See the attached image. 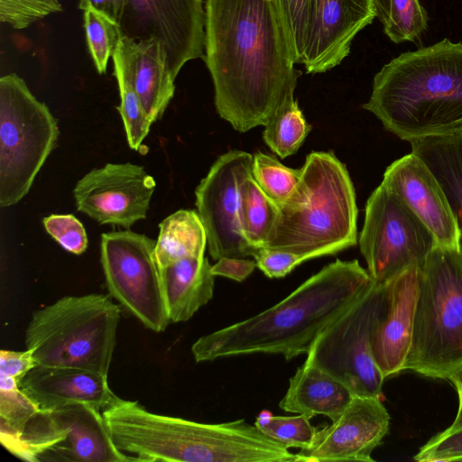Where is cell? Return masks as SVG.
<instances>
[{"label":"cell","mask_w":462,"mask_h":462,"mask_svg":"<svg viewBox=\"0 0 462 462\" xmlns=\"http://www.w3.org/2000/svg\"><path fill=\"white\" fill-rule=\"evenodd\" d=\"M32 351L26 348L24 351L2 350L0 353V375L13 377L18 381L34 366Z\"/></svg>","instance_id":"39"},{"label":"cell","mask_w":462,"mask_h":462,"mask_svg":"<svg viewBox=\"0 0 462 462\" xmlns=\"http://www.w3.org/2000/svg\"><path fill=\"white\" fill-rule=\"evenodd\" d=\"M61 11L59 0H0V22L16 30Z\"/></svg>","instance_id":"34"},{"label":"cell","mask_w":462,"mask_h":462,"mask_svg":"<svg viewBox=\"0 0 462 462\" xmlns=\"http://www.w3.org/2000/svg\"><path fill=\"white\" fill-rule=\"evenodd\" d=\"M448 380L455 387L458 396V408L457 415L451 425L447 429L449 430H454L462 429V367L453 373Z\"/></svg>","instance_id":"42"},{"label":"cell","mask_w":462,"mask_h":462,"mask_svg":"<svg viewBox=\"0 0 462 462\" xmlns=\"http://www.w3.org/2000/svg\"><path fill=\"white\" fill-rule=\"evenodd\" d=\"M376 17L384 24L389 17L391 0H374Z\"/></svg>","instance_id":"43"},{"label":"cell","mask_w":462,"mask_h":462,"mask_svg":"<svg viewBox=\"0 0 462 462\" xmlns=\"http://www.w3.org/2000/svg\"><path fill=\"white\" fill-rule=\"evenodd\" d=\"M388 282L373 283L314 341L307 358L342 383L356 396L382 399L385 380L372 349L374 333L383 319Z\"/></svg>","instance_id":"9"},{"label":"cell","mask_w":462,"mask_h":462,"mask_svg":"<svg viewBox=\"0 0 462 462\" xmlns=\"http://www.w3.org/2000/svg\"><path fill=\"white\" fill-rule=\"evenodd\" d=\"M427 14L419 0H391L383 30L394 43L418 39L427 28Z\"/></svg>","instance_id":"33"},{"label":"cell","mask_w":462,"mask_h":462,"mask_svg":"<svg viewBox=\"0 0 462 462\" xmlns=\"http://www.w3.org/2000/svg\"><path fill=\"white\" fill-rule=\"evenodd\" d=\"M256 266L269 278H282L303 260L291 253L269 248H257L253 255Z\"/></svg>","instance_id":"38"},{"label":"cell","mask_w":462,"mask_h":462,"mask_svg":"<svg viewBox=\"0 0 462 462\" xmlns=\"http://www.w3.org/2000/svg\"><path fill=\"white\" fill-rule=\"evenodd\" d=\"M204 60L218 115L242 133L294 98L300 72L275 0H206Z\"/></svg>","instance_id":"1"},{"label":"cell","mask_w":462,"mask_h":462,"mask_svg":"<svg viewBox=\"0 0 462 462\" xmlns=\"http://www.w3.org/2000/svg\"><path fill=\"white\" fill-rule=\"evenodd\" d=\"M286 28L292 56L302 63L311 0H275Z\"/></svg>","instance_id":"35"},{"label":"cell","mask_w":462,"mask_h":462,"mask_svg":"<svg viewBox=\"0 0 462 462\" xmlns=\"http://www.w3.org/2000/svg\"><path fill=\"white\" fill-rule=\"evenodd\" d=\"M155 254L160 267L190 257H204L207 234L194 210L180 209L159 225Z\"/></svg>","instance_id":"25"},{"label":"cell","mask_w":462,"mask_h":462,"mask_svg":"<svg viewBox=\"0 0 462 462\" xmlns=\"http://www.w3.org/2000/svg\"><path fill=\"white\" fill-rule=\"evenodd\" d=\"M116 50L130 73L147 118L160 119L174 96L172 77L163 46L157 39L134 40L120 36Z\"/></svg>","instance_id":"21"},{"label":"cell","mask_w":462,"mask_h":462,"mask_svg":"<svg viewBox=\"0 0 462 462\" xmlns=\"http://www.w3.org/2000/svg\"><path fill=\"white\" fill-rule=\"evenodd\" d=\"M102 415L115 445L138 461L295 462L296 456L244 419L201 423L152 413L115 395Z\"/></svg>","instance_id":"3"},{"label":"cell","mask_w":462,"mask_h":462,"mask_svg":"<svg viewBox=\"0 0 462 462\" xmlns=\"http://www.w3.org/2000/svg\"><path fill=\"white\" fill-rule=\"evenodd\" d=\"M419 287V266L388 282L385 313L373 337L375 364L384 379L404 371L410 349Z\"/></svg>","instance_id":"19"},{"label":"cell","mask_w":462,"mask_h":462,"mask_svg":"<svg viewBox=\"0 0 462 462\" xmlns=\"http://www.w3.org/2000/svg\"><path fill=\"white\" fill-rule=\"evenodd\" d=\"M83 19L91 58L97 72L104 74L120 38L118 25L92 8L84 11Z\"/></svg>","instance_id":"32"},{"label":"cell","mask_w":462,"mask_h":462,"mask_svg":"<svg viewBox=\"0 0 462 462\" xmlns=\"http://www.w3.org/2000/svg\"><path fill=\"white\" fill-rule=\"evenodd\" d=\"M358 243L368 273L381 284L420 266L439 245L427 226L382 183L366 201Z\"/></svg>","instance_id":"11"},{"label":"cell","mask_w":462,"mask_h":462,"mask_svg":"<svg viewBox=\"0 0 462 462\" xmlns=\"http://www.w3.org/2000/svg\"><path fill=\"white\" fill-rule=\"evenodd\" d=\"M413 459L418 462L462 461V429L439 432L420 448Z\"/></svg>","instance_id":"37"},{"label":"cell","mask_w":462,"mask_h":462,"mask_svg":"<svg viewBox=\"0 0 462 462\" xmlns=\"http://www.w3.org/2000/svg\"><path fill=\"white\" fill-rule=\"evenodd\" d=\"M256 267L254 260L236 257H222L211 266L215 276H223L236 282L245 281Z\"/></svg>","instance_id":"40"},{"label":"cell","mask_w":462,"mask_h":462,"mask_svg":"<svg viewBox=\"0 0 462 462\" xmlns=\"http://www.w3.org/2000/svg\"><path fill=\"white\" fill-rule=\"evenodd\" d=\"M46 231L63 249L81 254L88 248V236L82 223L71 214H53L43 218Z\"/></svg>","instance_id":"36"},{"label":"cell","mask_w":462,"mask_h":462,"mask_svg":"<svg viewBox=\"0 0 462 462\" xmlns=\"http://www.w3.org/2000/svg\"><path fill=\"white\" fill-rule=\"evenodd\" d=\"M411 152L439 181L462 233V132L413 139Z\"/></svg>","instance_id":"24"},{"label":"cell","mask_w":462,"mask_h":462,"mask_svg":"<svg viewBox=\"0 0 462 462\" xmlns=\"http://www.w3.org/2000/svg\"><path fill=\"white\" fill-rule=\"evenodd\" d=\"M124 0H79V8L85 11L95 9L111 19L118 25Z\"/></svg>","instance_id":"41"},{"label":"cell","mask_w":462,"mask_h":462,"mask_svg":"<svg viewBox=\"0 0 462 462\" xmlns=\"http://www.w3.org/2000/svg\"><path fill=\"white\" fill-rule=\"evenodd\" d=\"M19 388L41 410L81 403L100 411L116 395L109 387L107 375L61 366L35 365L21 379Z\"/></svg>","instance_id":"20"},{"label":"cell","mask_w":462,"mask_h":462,"mask_svg":"<svg viewBox=\"0 0 462 462\" xmlns=\"http://www.w3.org/2000/svg\"><path fill=\"white\" fill-rule=\"evenodd\" d=\"M120 307L105 294L66 296L35 311L25 331L36 365L108 374Z\"/></svg>","instance_id":"7"},{"label":"cell","mask_w":462,"mask_h":462,"mask_svg":"<svg viewBox=\"0 0 462 462\" xmlns=\"http://www.w3.org/2000/svg\"><path fill=\"white\" fill-rule=\"evenodd\" d=\"M155 186L143 166L107 163L81 178L73 196L78 210L97 222L129 228L146 218Z\"/></svg>","instance_id":"15"},{"label":"cell","mask_w":462,"mask_h":462,"mask_svg":"<svg viewBox=\"0 0 462 462\" xmlns=\"http://www.w3.org/2000/svg\"><path fill=\"white\" fill-rule=\"evenodd\" d=\"M311 126L293 98L282 105L263 131V139L282 159L294 154L303 143Z\"/></svg>","instance_id":"28"},{"label":"cell","mask_w":462,"mask_h":462,"mask_svg":"<svg viewBox=\"0 0 462 462\" xmlns=\"http://www.w3.org/2000/svg\"><path fill=\"white\" fill-rule=\"evenodd\" d=\"M59 127L16 73L0 79V206L18 203L51 154Z\"/></svg>","instance_id":"8"},{"label":"cell","mask_w":462,"mask_h":462,"mask_svg":"<svg viewBox=\"0 0 462 462\" xmlns=\"http://www.w3.org/2000/svg\"><path fill=\"white\" fill-rule=\"evenodd\" d=\"M278 208L263 248L291 253L305 262L357 243L355 189L345 164L333 152L310 153L296 189Z\"/></svg>","instance_id":"5"},{"label":"cell","mask_w":462,"mask_h":462,"mask_svg":"<svg viewBox=\"0 0 462 462\" xmlns=\"http://www.w3.org/2000/svg\"><path fill=\"white\" fill-rule=\"evenodd\" d=\"M112 59L120 96L117 110L124 123L128 145L133 150L140 151L152 123L146 116L125 62L116 49Z\"/></svg>","instance_id":"27"},{"label":"cell","mask_w":462,"mask_h":462,"mask_svg":"<svg viewBox=\"0 0 462 462\" xmlns=\"http://www.w3.org/2000/svg\"><path fill=\"white\" fill-rule=\"evenodd\" d=\"M389 427L390 415L381 398L353 396L336 420L317 429L311 443L295 453L296 462H374L371 455Z\"/></svg>","instance_id":"16"},{"label":"cell","mask_w":462,"mask_h":462,"mask_svg":"<svg viewBox=\"0 0 462 462\" xmlns=\"http://www.w3.org/2000/svg\"><path fill=\"white\" fill-rule=\"evenodd\" d=\"M253 155L230 151L219 156L195 190L198 214L205 227L213 260L247 258L254 248L244 236L240 219V189L252 175Z\"/></svg>","instance_id":"13"},{"label":"cell","mask_w":462,"mask_h":462,"mask_svg":"<svg viewBox=\"0 0 462 462\" xmlns=\"http://www.w3.org/2000/svg\"><path fill=\"white\" fill-rule=\"evenodd\" d=\"M396 193L434 235L438 244L459 247L460 231L433 173L414 153L392 162L382 181Z\"/></svg>","instance_id":"18"},{"label":"cell","mask_w":462,"mask_h":462,"mask_svg":"<svg viewBox=\"0 0 462 462\" xmlns=\"http://www.w3.org/2000/svg\"><path fill=\"white\" fill-rule=\"evenodd\" d=\"M363 107L408 142L462 132V43L444 39L393 59Z\"/></svg>","instance_id":"4"},{"label":"cell","mask_w":462,"mask_h":462,"mask_svg":"<svg viewBox=\"0 0 462 462\" xmlns=\"http://www.w3.org/2000/svg\"><path fill=\"white\" fill-rule=\"evenodd\" d=\"M357 260L324 266L273 307L199 337L196 362L252 354H308L319 334L373 283Z\"/></svg>","instance_id":"2"},{"label":"cell","mask_w":462,"mask_h":462,"mask_svg":"<svg viewBox=\"0 0 462 462\" xmlns=\"http://www.w3.org/2000/svg\"><path fill=\"white\" fill-rule=\"evenodd\" d=\"M40 410L20 388L16 379L0 375V440L2 445L17 439L27 422Z\"/></svg>","instance_id":"29"},{"label":"cell","mask_w":462,"mask_h":462,"mask_svg":"<svg viewBox=\"0 0 462 462\" xmlns=\"http://www.w3.org/2000/svg\"><path fill=\"white\" fill-rule=\"evenodd\" d=\"M155 247L156 241L130 230L104 233L100 260L110 296L144 327L162 332L171 321Z\"/></svg>","instance_id":"12"},{"label":"cell","mask_w":462,"mask_h":462,"mask_svg":"<svg viewBox=\"0 0 462 462\" xmlns=\"http://www.w3.org/2000/svg\"><path fill=\"white\" fill-rule=\"evenodd\" d=\"M255 427L271 439L286 448H305L312 441L316 428L310 420L298 416H274L268 411H262L256 417Z\"/></svg>","instance_id":"31"},{"label":"cell","mask_w":462,"mask_h":462,"mask_svg":"<svg viewBox=\"0 0 462 462\" xmlns=\"http://www.w3.org/2000/svg\"><path fill=\"white\" fill-rule=\"evenodd\" d=\"M462 367V252L438 245L419 266L404 371L448 379Z\"/></svg>","instance_id":"6"},{"label":"cell","mask_w":462,"mask_h":462,"mask_svg":"<svg viewBox=\"0 0 462 462\" xmlns=\"http://www.w3.org/2000/svg\"><path fill=\"white\" fill-rule=\"evenodd\" d=\"M338 380L309 358L290 378L286 393L279 402L282 410L299 413L310 420L316 415L336 420L353 398Z\"/></svg>","instance_id":"22"},{"label":"cell","mask_w":462,"mask_h":462,"mask_svg":"<svg viewBox=\"0 0 462 462\" xmlns=\"http://www.w3.org/2000/svg\"><path fill=\"white\" fill-rule=\"evenodd\" d=\"M375 17L374 0H311L301 63L307 73L339 65L356 34Z\"/></svg>","instance_id":"17"},{"label":"cell","mask_w":462,"mask_h":462,"mask_svg":"<svg viewBox=\"0 0 462 462\" xmlns=\"http://www.w3.org/2000/svg\"><path fill=\"white\" fill-rule=\"evenodd\" d=\"M252 176L264 193L279 207L296 189L300 180L301 168H289L276 158L258 152L253 155Z\"/></svg>","instance_id":"30"},{"label":"cell","mask_w":462,"mask_h":462,"mask_svg":"<svg viewBox=\"0 0 462 462\" xmlns=\"http://www.w3.org/2000/svg\"><path fill=\"white\" fill-rule=\"evenodd\" d=\"M202 0H124L118 30L134 40L157 39L174 79L189 61L204 58Z\"/></svg>","instance_id":"14"},{"label":"cell","mask_w":462,"mask_h":462,"mask_svg":"<svg viewBox=\"0 0 462 462\" xmlns=\"http://www.w3.org/2000/svg\"><path fill=\"white\" fill-rule=\"evenodd\" d=\"M207 257H190L160 267L171 322L187 321L213 297L215 275Z\"/></svg>","instance_id":"23"},{"label":"cell","mask_w":462,"mask_h":462,"mask_svg":"<svg viewBox=\"0 0 462 462\" xmlns=\"http://www.w3.org/2000/svg\"><path fill=\"white\" fill-rule=\"evenodd\" d=\"M3 446L29 462L138 461L115 445L102 412L81 403L40 409L18 438Z\"/></svg>","instance_id":"10"},{"label":"cell","mask_w":462,"mask_h":462,"mask_svg":"<svg viewBox=\"0 0 462 462\" xmlns=\"http://www.w3.org/2000/svg\"><path fill=\"white\" fill-rule=\"evenodd\" d=\"M459 249L462 252V233H460V237H459Z\"/></svg>","instance_id":"44"},{"label":"cell","mask_w":462,"mask_h":462,"mask_svg":"<svg viewBox=\"0 0 462 462\" xmlns=\"http://www.w3.org/2000/svg\"><path fill=\"white\" fill-rule=\"evenodd\" d=\"M278 211V206L252 175L243 182L240 189V225L244 236L254 248H261L264 245Z\"/></svg>","instance_id":"26"}]
</instances>
